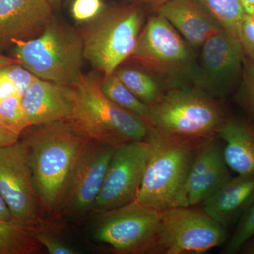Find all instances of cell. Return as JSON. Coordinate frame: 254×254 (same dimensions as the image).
<instances>
[{"mask_svg":"<svg viewBox=\"0 0 254 254\" xmlns=\"http://www.w3.org/2000/svg\"><path fill=\"white\" fill-rule=\"evenodd\" d=\"M100 85L97 78L80 75L71 86L74 107L70 121L88 139L115 148L128 142L146 141L149 125L110 101Z\"/></svg>","mask_w":254,"mask_h":254,"instance_id":"obj_3","label":"cell"},{"mask_svg":"<svg viewBox=\"0 0 254 254\" xmlns=\"http://www.w3.org/2000/svg\"><path fill=\"white\" fill-rule=\"evenodd\" d=\"M160 78L167 88L185 86L195 63L193 48L157 13L142 28L131 58Z\"/></svg>","mask_w":254,"mask_h":254,"instance_id":"obj_7","label":"cell"},{"mask_svg":"<svg viewBox=\"0 0 254 254\" xmlns=\"http://www.w3.org/2000/svg\"><path fill=\"white\" fill-rule=\"evenodd\" d=\"M2 68L3 71L14 83L16 94L22 97L26 94L36 76L23 67L21 64H13Z\"/></svg>","mask_w":254,"mask_h":254,"instance_id":"obj_28","label":"cell"},{"mask_svg":"<svg viewBox=\"0 0 254 254\" xmlns=\"http://www.w3.org/2000/svg\"><path fill=\"white\" fill-rule=\"evenodd\" d=\"M13 46L14 58L36 77L72 86L82 73L81 33L55 17L41 35Z\"/></svg>","mask_w":254,"mask_h":254,"instance_id":"obj_5","label":"cell"},{"mask_svg":"<svg viewBox=\"0 0 254 254\" xmlns=\"http://www.w3.org/2000/svg\"><path fill=\"white\" fill-rule=\"evenodd\" d=\"M0 220L4 222H14L9 208L0 193Z\"/></svg>","mask_w":254,"mask_h":254,"instance_id":"obj_34","label":"cell"},{"mask_svg":"<svg viewBox=\"0 0 254 254\" xmlns=\"http://www.w3.org/2000/svg\"><path fill=\"white\" fill-rule=\"evenodd\" d=\"M23 132L40 208L43 213L56 215L89 139L69 120L32 125Z\"/></svg>","mask_w":254,"mask_h":254,"instance_id":"obj_1","label":"cell"},{"mask_svg":"<svg viewBox=\"0 0 254 254\" xmlns=\"http://www.w3.org/2000/svg\"><path fill=\"white\" fill-rule=\"evenodd\" d=\"M239 39L246 56L254 63V17L245 14L241 24Z\"/></svg>","mask_w":254,"mask_h":254,"instance_id":"obj_30","label":"cell"},{"mask_svg":"<svg viewBox=\"0 0 254 254\" xmlns=\"http://www.w3.org/2000/svg\"><path fill=\"white\" fill-rule=\"evenodd\" d=\"M190 80L213 98L227 96L240 83L245 53L240 40L222 28L202 45Z\"/></svg>","mask_w":254,"mask_h":254,"instance_id":"obj_10","label":"cell"},{"mask_svg":"<svg viewBox=\"0 0 254 254\" xmlns=\"http://www.w3.org/2000/svg\"><path fill=\"white\" fill-rule=\"evenodd\" d=\"M148 155L146 141L128 142L115 148L93 211L112 210L136 201Z\"/></svg>","mask_w":254,"mask_h":254,"instance_id":"obj_12","label":"cell"},{"mask_svg":"<svg viewBox=\"0 0 254 254\" xmlns=\"http://www.w3.org/2000/svg\"><path fill=\"white\" fill-rule=\"evenodd\" d=\"M213 15L222 28L239 39L246 14L240 0H197ZM240 40V39H239Z\"/></svg>","mask_w":254,"mask_h":254,"instance_id":"obj_23","label":"cell"},{"mask_svg":"<svg viewBox=\"0 0 254 254\" xmlns=\"http://www.w3.org/2000/svg\"><path fill=\"white\" fill-rule=\"evenodd\" d=\"M240 254H254V236L252 237L241 249Z\"/></svg>","mask_w":254,"mask_h":254,"instance_id":"obj_36","label":"cell"},{"mask_svg":"<svg viewBox=\"0 0 254 254\" xmlns=\"http://www.w3.org/2000/svg\"><path fill=\"white\" fill-rule=\"evenodd\" d=\"M215 98L194 88H169L150 106L148 125L160 134L179 139L203 141L217 136L226 119Z\"/></svg>","mask_w":254,"mask_h":254,"instance_id":"obj_4","label":"cell"},{"mask_svg":"<svg viewBox=\"0 0 254 254\" xmlns=\"http://www.w3.org/2000/svg\"><path fill=\"white\" fill-rule=\"evenodd\" d=\"M146 141L149 155L136 201L158 211L187 206V177L202 141L164 136L150 127Z\"/></svg>","mask_w":254,"mask_h":254,"instance_id":"obj_2","label":"cell"},{"mask_svg":"<svg viewBox=\"0 0 254 254\" xmlns=\"http://www.w3.org/2000/svg\"><path fill=\"white\" fill-rule=\"evenodd\" d=\"M54 11L47 0H0V50L41 35Z\"/></svg>","mask_w":254,"mask_h":254,"instance_id":"obj_15","label":"cell"},{"mask_svg":"<svg viewBox=\"0 0 254 254\" xmlns=\"http://www.w3.org/2000/svg\"><path fill=\"white\" fill-rule=\"evenodd\" d=\"M0 120L20 136L30 127L23 110L21 97L14 94L0 101Z\"/></svg>","mask_w":254,"mask_h":254,"instance_id":"obj_24","label":"cell"},{"mask_svg":"<svg viewBox=\"0 0 254 254\" xmlns=\"http://www.w3.org/2000/svg\"><path fill=\"white\" fill-rule=\"evenodd\" d=\"M160 211L134 201L98 211L93 237L118 254H152L156 242Z\"/></svg>","mask_w":254,"mask_h":254,"instance_id":"obj_9","label":"cell"},{"mask_svg":"<svg viewBox=\"0 0 254 254\" xmlns=\"http://www.w3.org/2000/svg\"><path fill=\"white\" fill-rule=\"evenodd\" d=\"M20 135L8 128L0 120V145L13 144L19 141Z\"/></svg>","mask_w":254,"mask_h":254,"instance_id":"obj_32","label":"cell"},{"mask_svg":"<svg viewBox=\"0 0 254 254\" xmlns=\"http://www.w3.org/2000/svg\"><path fill=\"white\" fill-rule=\"evenodd\" d=\"M115 147L89 140L78 157L59 214L84 215L93 210Z\"/></svg>","mask_w":254,"mask_h":254,"instance_id":"obj_13","label":"cell"},{"mask_svg":"<svg viewBox=\"0 0 254 254\" xmlns=\"http://www.w3.org/2000/svg\"><path fill=\"white\" fill-rule=\"evenodd\" d=\"M235 100L254 122V63L246 55Z\"/></svg>","mask_w":254,"mask_h":254,"instance_id":"obj_25","label":"cell"},{"mask_svg":"<svg viewBox=\"0 0 254 254\" xmlns=\"http://www.w3.org/2000/svg\"><path fill=\"white\" fill-rule=\"evenodd\" d=\"M100 86L102 93L110 101L125 111L141 119L148 125L149 105L138 99L115 73L104 76L103 81H100Z\"/></svg>","mask_w":254,"mask_h":254,"instance_id":"obj_22","label":"cell"},{"mask_svg":"<svg viewBox=\"0 0 254 254\" xmlns=\"http://www.w3.org/2000/svg\"><path fill=\"white\" fill-rule=\"evenodd\" d=\"M223 141L229 168L238 175H254V122L227 117L217 132Z\"/></svg>","mask_w":254,"mask_h":254,"instance_id":"obj_19","label":"cell"},{"mask_svg":"<svg viewBox=\"0 0 254 254\" xmlns=\"http://www.w3.org/2000/svg\"><path fill=\"white\" fill-rule=\"evenodd\" d=\"M226 239L227 229L203 208L174 207L160 211L152 254H204L223 245Z\"/></svg>","mask_w":254,"mask_h":254,"instance_id":"obj_8","label":"cell"},{"mask_svg":"<svg viewBox=\"0 0 254 254\" xmlns=\"http://www.w3.org/2000/svg\"><path fill=\"white\" fill-rule=\"evenodd\" d=\"M157 11L193 48L223 28L197 0H170Z\"/></svg>","mask_w":254,"mask_h":254,"instance_id":"obj_17","label":"cell"},{"mask_svg":"<svg viewBox=\"0 0 254 254\" xmlns=\"http://www.w3.org/2000/svg\"><path fill=\"white\" fill-rule=\"evenodd\" d=\"M144 22L141 6L126 3L107 6L80 31L83 59L104 76L115 72L136 48Z\"/></svg>","mask_w":254,"mask_h":254,"instance_id":"obj_6","label":"cell"},{"mask_svg":"<svg viewBox=\"0 0 254 254\" xmlns=\"http://www.w3.org/2000/svg\"><path fill=\"white\" fill-rule=\"evenodd\" d=\"M232 177L224 157L223 145L217 136L200 142L197 147L185 187L187 206L203 204Z\"/></svg>","mask_w":254,"mask_h":254,"instance_id":"obj_14","label":"cell"},{"mask_svg":"<svg viewBox=\"0 0 254 254\" xmlns=\"http://www.w3.org/2000/svg\"><path fill=\"white\" fill-rule=\"evenodd\" d=\"M36 227L16 222L0 220V254H30L39 252L41 244L37 240Z\"/></svg>","mask_w":254,"mask_h":254,"instance_id":"obj_21","label":"cell"},{"mask_svg":"<svg viewBox=\"0 0 254 254\" xmlns=\"http://www.w3.org/2000/svg\"><path fill=\"white\" fill-rule=\"evenodd\" d=\"M254 202V175L231 177L203 202V209L227 228L238 221Z\"/></svg>","mask_w":254,"mask_h":254,"instance_id":"obj_18","label":"cell"},{"mask_svg":"<svg viewBox=\"0 0 254 254\" xmlns=\"http://www.w3.org/2000/svg\"><path fill=\"white\" fill-rule=\"evenodd\" d=\"M55 10L58 9L63 4L64 0H47Z\"/></svg>","mask_w":254,"mask_h":254,"instance_id":"obj_38","label":"cell"},{"mask_svg":"<svg viewBox=\"0 0 254 254\" xmlns=\"http://www.w3.org/2000/svg\"><path fill=\"white\" fill-rule=\"evenodd\" d=\"M126 3L137 5V6H148L158 9L161 5L170 0H125Z\"/></svg>","mask_w":254,"mask_h":254,"instance_id":"obj_33","label":"cell"},{"mask_svg":"<svg viewBox=\"0 0 254 254\" xmlns=\"http://www.w3.org/2000/svg\"><path fill=\"white\" fill-rule=\"evenodd\" d=\"M13 64H21V63L16 58H9V57L0 54V68Z\"/></svg>","mask_w":254,"mask_h":254,"instance_id":"obj_37","label":"cell"},{"mask_svg":"<svg viewBox=\"0 0 254 254\" xmlns=\"http://www.w3.org/2000/svg\"><path fill=\"white\" fill-rule=\"evenodd\" d=\"M14 94H16L14 83L0 68V101Z\"/></svg>","mask_w":254,"mask_h":254,"instance_id":"obj_31","label":"cell"},{"mask_svg":"<svg viewBox=\"0 0 254 254\" xmlns=\"http://www.w3.org/2000/svg\"><path fill=\"white\" fill-rule=\"evenodd\" d=\"M107 6L104 0H73L70 14L76 23L86 25L99 17Z\"/></svg>","mask_w":254,"mask_h":254,"instance_id":"obj_27","label":"cell"},{"mask_svg":"<svg viewBox=\"0 0 254 254\" xmlns=\"http://www.w3.org/2000/svg\"><path fill=\"white\" fill-rule=\"evenodd\" d=\"M35 235L42 246L50 254H78L79 252L53 235L37 229Z\"/></svg>","mask_w":254,"mask_h":254,"instance_id":"obj_29","label":"cell"},{"mask_svg":"<svg viewBox=\"0 0 254 254\" xmlns=\"http://www.w3.org/2000/svg\"><path fill=\"white\" fill-rule=\"evenodd\" d=\"M246 14L254 17V0H240Z\"/></svg>","mask_w":254,"mask_h":254,"instance_id":"obj_35","label":"cell"},{"mask_svg":"<svg viewBox=\"0 0 254 254\" xmlns=\"http://www.w3.org/2000/svg\"><path fill=\"white\" fill-rule=\"evenodd\" d=\"M29 126L69 120L74 107L72 87L38 77L22 97Z\"/></svg>","mask_w":254,"mask_h":254,"instance_id":"obj_16","label":"cell"},{"mask_svg":"<svg viewBox=\"0 0 254 254\" xmlns=\"http://www.w3.org/2000/svg\"><path fill=\"white\" fill-rule=\"evenodd\" d=\"M0 193L14 222L35 227L41 224L27 150L22 141L0 145Z\"/></svg>","mask_w":254,"mask_h":254,"instance_id":"obj_11","label":"cell"},{"mask_svg":"<svg viewBox=\"0 0 254 254\" xmlns=\"http://www.w3.org/2000/svg\"><path fill=\"white\" fill-rule=\"evenodd\" d=\"M114 73L138 99L149 106L157 103L168 89L160 78L146 69L122 67Z\"/></svg>","mask_w":254,"mask_h":254,"instance_id":"obj_20","label":"cell"},{"mask_svg":"<svg viewBox=\"0 0 254 254\" xmlns=\"http://www.w3.org/2000/svg\"><path fill=\"white\" fill-rule=\"evenodd\" d=\"M254 236V202L239 219L235 232L221 251V254L239 253L242 247Z\"/></svg>","mask_w":254,"mask_h":254,"instance_id":"obj_26","label":"cell"}]
</instances>
